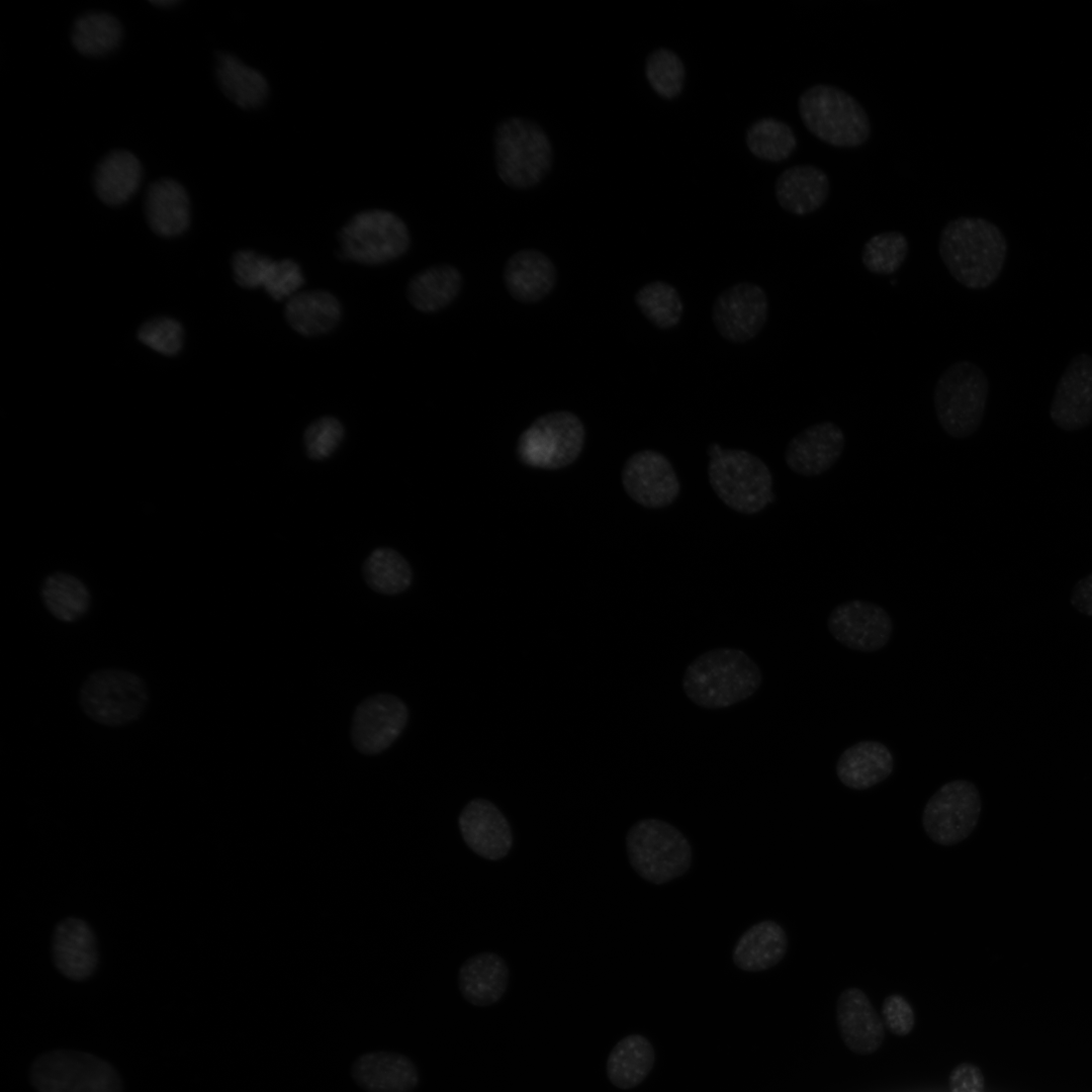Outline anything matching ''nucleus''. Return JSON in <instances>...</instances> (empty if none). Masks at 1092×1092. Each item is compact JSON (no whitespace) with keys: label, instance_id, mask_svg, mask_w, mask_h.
I'll use <instances>...</instances> for the list:
<instances>
[{"label":"nucleus","instance_id":"79ce46f5","mask_svg":"<svg viewBox=\"0 0 1092 1092\" xmlns=\"http://www.w3.org/2000/svg\"><path fill=\"white\" fill-rule=\"evenodd\" d=\"M304 277L300 266L291 259L270 263L262 287L275 300L290 298L303 285Z\"/></svg>","mask_w":1092,"mask_h":1092},{"label":"nucleus","instance_id":"bb28decb","mask_svg":"<svg viewBox=\"0 0 1092 1092\" xmlns=\"http://www.w3.org/2000/svg\"><path fill=\"white\" fill-rule=\"evenodd\" d=\"M145 212L151 229L162 237H175L190 222V200L184 186L174 179H159L148 187Z\"/></svg>","mask_w":1092,"mask_h":1092},{"label":"nucleus","instance_id":"c9c22d12","mask_svg":"<svg viewBox=\"0 0 1092 1092\" xmlns=\"http://www.w3.org/2000/svg\"><path fill=\"white\" fill-rule=\"evenodd\" d=\"M122 38V26L118 19L104 12H92L80 16L72 29V43L77 52L86 57H102L114 51Z\"/></svg>","mask_w":1092,"mask_h":1092},{"label":"nucleus","instance_id":"f704fd0d","mask_svg":"<svg viewBox=\"0 0 1092 1092\" xmlns=\"http://www.w3.org/2000/svg\"><path fill=\"white\" fill-rule=\"evenodd\" d=\"M362 573L372 590L387 596L405 592L413 581V570L407 560L389 547L374 549L365 559Z\"/></svg>","mask_w":1092,"mask_h":1092},{"label":"nucleus","instance_id":"9b49d317","mask_svg":"<svg viewBox=\"0 0 1092 1092\" xmlns=\"http://www.w3.org/2000/svg\"><path fill=\"white\" fill-rule=\"evenodd\" d=\"M584 439V425L575 414L555 411L540 416L521 433L517 454L527 466L561 469L578 458Z\"/></svg>","mask_w":1092,"mask_h":1092},{"label":"nucleus","instance_id":"aec40b11","mask_svg":"<svg viewBox=\"0 0 1092 1092\" xmlns=\"http://www.w3.org/2000/svg\"><path fill=\"white\" fill-rule=\"evenodd\" d=\"M458 825L466 845L483 858L498 860L512 848L510 823L488 800L474 799L467 803L459 815Z\"/></svg>","mask_w":1092,"mask_h":1092},{"label":"nucleus","instance_id":"6e6552de","mask_svg":"<svg viewBox=\"0 0 1092 1092\" xmlns=\"http://www.w3.org/2000/svg\"><path fill=\"white\" fill-rule=\"evenodd\" d=\"M708 479L717 497L739 514H757L772 499L769 468L758 456L743 449L713 452Z\"/></svg>","mask_w":1092,"mask_h":1092},{"label":"nucleus","instance_id":"f03ea898","mask_svg":"<svg viewBox=\"0 0 1092 1092\" xmlns=\"http://www.w3.org/2000/svg\"><path fill=\"white\" fill-rule=\"evenodd\" d=\"M762 673L743 650L721 647L696 657L686 668L681 686L696 706L718 710L749 699L760 688Z\"/></svg>","mask_w":1092,"mask_h":1092},{"label":"nucleus","instance_id":"a19ab883","mask_svg":"<svg viewBox=\"0 0 1092 1092\" xmlns=\"http://www.w3.org/2000/svg\"><path fill=\"white\" fill-rule=\"evenodd\" d=\"M344 437L345 428L339 419L321 417L310 423L303 433L304 452L311 460H325L340 447Z\"/></svg>","mask_w":1092,"mask_h":1092},{"label":"nucleus","instance_id":"de8ad7c7","mask_svg":"<svg viewBox=\"0 0 1092 1092\" xmlns=\"http://www.w3.org/2000/svg\"><path fill=\"white\" fill-rule=\"evenodd\" d=\"M1070 603L1080 614L1092 617V572L1075 583Z\"/></svg>","mask_w":1092,"mask_h":1092},{"label":"nucleus","instance_id":"473e14b6","mask_svg":"<svg viewBox=\"0 0 1092 1092\" xmlns=\"http://www.w3.org/2000/svg\"><path fill=\"white\" fill-rule=\"evenodd\" d=\"M654 1063L651 1041L642 1034H629L611 1050L606 1063L607 1077L615 1087L628 1090L647 1078Z\"/></svg>","mask_w":1092,"mask_h":1092},{"label":"nucleus","instance_id":"7ed1b4c3","mask_svg":"<svg viewBox=\"0 0 1092 1092\" xmlns=\"http://www.w3.org/2000/svg\"><path fill=\"white\" fill-rule=\"evenodd\" d=\"M150 703L146 680L124 668H100L80 686L78 704L92 722L106 728H122L138 722Z\"/></svg>","mask_w":1092,"mask_h":1092},{"label":"nucleus","instance_id":"e433bc0d","mask_svg":"<svg viewBox=\"0 0 1092 1092\" xmlns=\"http://www.w3.org/2000/svg\"><path fill=\"white\" fill-rule=\"evenodd\" d=\"M634 301L642 315L657 329L669 330L681 321V296L666 281L655 280L642 285L635 293Z\"/></svg>","mask_w":1092,"mask_h":1092},{"label":"nucleus","instance_id":"c85d7f7f","mask_svg":"<svg viewBox=\"0 0 1092 1092\" xmlns=\"http://www.w3.org/2000/svg\"><path fill=\"white\" fill-rule=\"evenodd\" d=\"M143 180V167L129 151L116 150L106 155L97 165L93 187L101 201L120 205L130 199Z\"/></svg>","mask_w":1092,"mask_h":1092},{"label":"nucleus","instance_id":"39448f33","mask_svg":"<svg viewBox=\"0 0 1092 1092\" xmlns=\"http://www.w3.org/2000/svg\"><path fill=\"white\" fill-rule=\"evenodd\" d=\"M798 107L806 128L830 146L855 148L870 138L871 123L866 110L840 88L813 85L801 94Z\"/></svg>","mask_w":1092,"mask_h":1092},{"label":"nucleus","instance_id":"c03bdc74","mask_svg":"<svg viewBox=\"0 0 1092 1092\" xmlns=\"http://www.w3.org/2000/svg\"><path fill=\"white\" fill-rule=\"evenodd\" d=\"M272 259L252 250L238 251L233 258L236 282L244 288H256L263 280Z\"/></svg>","mask_w":1092,"mask_h":1092},{"label":"nucleus","instance_id":"0eeeda50","mask_svg":"<svg viewBox=\"0 0 1092 1092\" xmlns=\"http://www.w3.org/2000/svg\"><path fill=\"white\" fill-rule=\"evenodd\" d=\"M493 143L496 172L509 187L527 189L536 186L551 169V142L533 121L520 117L502 121Z\"/></svg>","mask_w":1092,"mask_h":1092},{"label":"nucleus","instance_id":"7c9ffc66","mask_svg":"<svg viewBox=\"0 0 1092 1092\" xmlns=\"http://www.w3.org/2000/svg\"><path fill=\"white\" fill-rule=\"evenodd\" d=\"M215 75L222 93L240 108H259L269 97L264 75L230 53L217 55Z\"/></svg>","mask_w":1092,"mask_h":1092},{"label":"nucleus","instance_id":"09e8293b","mask_svg":"<svg viewBox=\"0 0 1092 1092\" xmlns=\"http://www.w3.org/2000/svg\"><path fill=\"white\" fill-rule=\"evenodd\" d=\"M151 2H152L153 5H156V6H159V7H161V6L162 7H167V6H171V5L175 4V3H177L176 0H153Z\"/></svg>","mask_w":1092,"mask_h":1092},{"label":"nucleus","instance_id":"a878e982","mask_svg":"<svg viewBox=\"0 0 1092 1092\" xmlns=\"http://www.w3.org/2000/svg\"><path fill=\"white\" fill-rule=\"evenodd\" d=\"M509 978V968L502 957L482 952L469 958L462 965L458 973V986L468 1003L484 1007L503 998Z\"/></svg>","mask_w":1092,"mask_h":1092},{"label":"nucleus","instance_id":"c756f323","mask_svg":"<svg viewBox=\"0 0 1092 1092\" xmlns=\"http://www.w3.org/2000/svg\"><path fill=\"white\" fill-rule=\"evenodd\" d=\"M284 314L295 332L313 337L331 332L339 324L342 306L333 293L310 290L297 292L288 298Z\"/></svg>","mask_w":1092,"mask_h":1092},{"label":"nucleus","instance_id":"58836bf2","mask_svg":"<svg viewBox=\"0 0 1092 1092\" xmlns=\"http://www.w3.org/2000/svg\"><path fill=\"white\" fill-rule=\"evenodd\" d=\"M909 251L907 237L897 231L871 237L861 250L863 267L875 275H891L905 262Z\"/></svg>","mask_w":1092,"mask_h":1092},{"label":"nucleus","instance_id":"72a5a7b5","mask_svg":"<svg viewBox=\"0 0 1092 1092\" xmlns=\"http://www.w3.org/2000/svg\"><path fill=\"white\" fill-rule=\"evenodd\" d=\"M40 596L47 611L62 623L71 624L81 620L91 606L87 586L69 573L58 572L47 577Z\"/></svg>","mask_w":1092,"mask_h":1092},{"label":"nucleus","instance_id":"a211bd4d","mask_svg":"<svg viewBox=\"0 0 1092 1092\" xmlns=\"http://www.w3.org/2000/svg\"><path fill=\"white\" fill-rule=\"evenodd\" d=\"M845 446L843 430L831 421L809 426L787 444L784 458L788 468L803 477H816L829 471L839 460Z\"/></svg>","mask_w":1092,"mask_h":1092},{"label":"nucleus","instance_id":"4468645a","mask_svg":"<svg viewBox=\"0 0 1092 1092\" xmlns=\"http://www.w3.org/2000/svg\"><path fill=\"white\" fill-rule=\"evenodd\" d=\"M621 480L627 495L650 510L670 506L680 492L672 464L665 455L653 449L630 455L622 467Z\"/></svg>","mask_w":1092,"mask_h":1092},{"label":"nucleus","instance_id":"412c9836","mask_svg":"<svg viewBox=\"0 0 1092 1092\" xmlns=\"http://www.w3.org/2000/svg\"><path fill=\"white\" fill-rule=\"evenodd\" d=\"M835 1018L841 1039L850 1052L864 1056L881 1048L885 1039L884 1024L861 989L848 987L839 994Z\"/></svg>","mask_w":1092,"mask_h":1092},{"label":"nucleus","instance_id":"2f4dec72","mask_svg":"<svg viewBox=\"0 0 1092 1092\" xmlns=\"http://www.w3.org/2000/svg\"><path fill=\"white\" fill-rule=\"evenodd\" d=\"M462 286L463 276L458 268L438 264L412 277L406 296L417 310L433 313L449 306L460 294Z\"/></svg>","mask_w":1092,"mask_h":1092},{"label":"nucleus","instance_id":"9d476101","mask_svg":"<svg viewBox=\"0 0 1092 1092\" xmlns=\"http://www.w3.org/2000/svg\"><path fill=\"white\" fill-rule=\"evenodd\" d=\"M30 1078L38 1092H122L116 1070L106 1061L76 1051H53L32 1064Z\"/></svg>","mask_w":1092,"mask_h":1092},{"label":"nucleus","instance_id":"b1692460","mask_svg":"<svg viewBox=\"0 0 1092 1092\" xmlns=\"http://www.w3.org/2000/svg\"><path fill=\"white\" fill-rule=\"evenodd\" d=\"M352 1075L368 1092H412L420 1081L418 1068L410 1058L388 1052L361 1056Z\"/></svg>","mask_w":1092,"mask_h":1092},{"label":"nucleus","instance_id":"cd10ccee","mask_svg":"<svg viewBox=\"0 0 1092 1092\" xmlns=\"http://www.w3.org/2000/svg\"><path fill=\"white\" fill-rule=\"evenodd\" d=\"M788 936L774 920L759 921L747 928L738 938L732 960L745 972H763L777 966L786 956Z\"/></svg>","mask_w":1092,"mask_h":1092},{"label":"nucleus","instance_id":"49530a36","mask_svg":"<svg viewBox=\"0 0 1092 1092\" xmlns=\"http://www.w3.org/2000/svg\"><path fill=\"white\" fill-rule=\"evenodd\" d=\"M947 1084L950 1092H985L986 1089L984 1073L969 1062L961 1063L950 1071Z\"/></svg>","mask_w":1092,"mask_h":1092},{"label":"nucleus","instance_id":"1a4fd4ad","mask_svg":"<svg viewBox=\"0 0 1092 1092\" xmlns=\"http://www.w3.org/2000/svg\"><path fill=\"white\" fill-rule=\"evenodd\" d=\"M343 258L378 265L395 260L406 253L411 235L405 222L394 212L368 209L356 213L339 234Z\"/></svg>","mask_w":1092,"mask_h":1092},{"label":"nucleus","instance_id":"37998d69","mask_svg":"<svg viewBox=\"0 0 1092 1092\" xmlns=\"http://www.w3.org/2000/svg\"><path fill=\"white\" fill-rule=\"evenodd\" d=\"M139 338L161 354L174 355L181 349L183 330L178 322L159 317L146 323L139 332Z\"/></svg>","mask_w":1092,"mask_h":1092},{"label":"nucleus","instance_id":"ddd939ff","mask_svg":"<svg viewBox=\"0 0 1092 1092\" xmlns=\"http://www.w3.org/2000/svg\"><path fill=\"white\" fill-rule=\"evenodd\" d=\"M769 302L764 289L756 283L739 282L723 291L712 304L711 318L718 334L726 341L742 344L753 340L765 326Z\"/></svg>","mask_w":1092,"mask_h":1092},{"label":"nucleus","instance_id":"393cba45","mask_svg":"<svg viewBox=\"0 0 1092 1092\" xmlns=\"http://www.w3.org/2000/svg\"><path fill=\"white\" fill-rule=\"evenodd\" d=\"M829 188V179L823 170L814 165L800 164L780 174L775 193L784 210L795 215H807L826 202Z\"/></svg>","mask_w":1092,"mask_h":1092},{"label":"nucleus","instance_id":"5701e85b","mask_svg":"<svg viewBox=\"0 0 1092 1092\" xmlns=\"http://www.w3.org/2000/svg\"><path fill=\"white\" fill-rule=\"evenodd\" d=\"M894 770V756L887 745L876 740L858 741L839 755L835 772L846 788L863 791L887 780Z\"/></svg>","mask_w":1092,"mask_h":1092},{"label":"nucleus","instance_id":"a18cd8bd","mask_svg":"<svg viewBox=\"0 0 1092 1092\" xmlns=\"http://www.w3.org/2000/svg\"><path fill=\"white\" fill-rule=\"evenodd\" d=\"M882 1015L887 1027L898 1036L908 1035L914 1028L916 1018L910 1002L901 994L888 995L882 1004Z\"/></svg>","mask_w":1092,"mask_h":1092},{"label":"nucleus","instance_id":"ea45409f","mask_svg":"<svg viewBox=\"0 0 1092 1092\" xmlns=\"http://www.w3.org/2000/svg\"><path fill=\"white\" fill-rule=\"evenodd\" d=\"M645 76L657 95L671 100L682 90L686 69L681 59L673 51L660 48L647 57Z\"/></svg>","mask_w":1092,"mask_h":1092},{"label":"nucleus","instance_id":"4c0bfd02","mask_svg":"<svg viewBox=\"0 0 1092 1092\" xmlns=\"http://www.w3.org/2000/svg\"><path fill=\"white\" fill-rule=\"evenodd\" d=\"M745 143L753 156L775 163L791 157L797 147L793 128L774 117L754 121L746 130Z\"/></svg>","mask_w":1092,"mask_h":1092},{"label":"nucleus","instance_id":"f8f14e48","mask_svg":"<svg viewBox=\"0 0 1092 1092\" xmlns=\"http://www.w3.org/2000/svg\"><path fill=\"white\" fill-rule=\"evenodd\" d=\"M982 799L976 785L953 780L938 788L922 811L926 835L940 845H953L971 835L980 820Z\"/></svg>","mask_w":1092,"mask_h":1092},{"label":"nucleus","instance_id":"4be33fe9","mask_svg":"<svg viewBox=\"0 0 1092 1092\" xmlns=\"http://www.w3.org/2000/svg\"><path fill=\"white\" fill-rule=\"evenodd\" d=\"M504 282L517 301L534 303L547 297L557 283L553 261L536 249H523L509 257L504 267Z\"/></svg>","mask_w":1092,"mask_h":1092},{"label":"nucleus","instance_id":"dca6fc26","mask_svg":"<svg viewBox=\"0 0 1092 1092\" xmlns=\"http://www.w3.org/2000/svg\"><path fill=\"white\" fill-rule=\"evenodd\" d=\"M407 718V708L399 698L388 694L369 697L353 715L352 742L361 753H380L398 738Z\"/></svg>","mask_w":1092,"mask_h":1092},{"label":"nucleus","instance_id":"f3484780","mask_svg":"<svg viewBox=\"0 0 1092 1092\" xmlns=\"http://www.w3.org/2000/svg\"><path fill=\"white\" fill-rule=\"evenodd\" d=\"M1050 418L1061 430L1075 432L1092 423V356L1080 353L1060 377L1050 406Z\"/></svg>","mask_w":1092,"mask_h":1092},{"label":"nucleus","instance_id":"20e7f679","mask_svg":"<svg viewBox=\"0 0 1092 1092\" xmlns=\"http://www.w3.org/2000/svg\"><path fill=\"white\" fill-rule=\"evenodd\" d=\"M989 381L981 367L969 360L952 363L938 377L933 406L941 429L962 440L980 428L988 403Z\"/></svg>","mask_w":1092,"mask_h":1092},{"label":"nucleus","instance_id":"423d86ee","mask_svg":"<svg viewBox=\"0 0 1092 1092\" xmlns=\"http://www.w3.org/2000/svg\"><path fill=\"white\" fill-rule=\"evenodd\" d=\"M626 851L638 876L655 885L684 876L693 860L688 838L675 826L658 818H644L630 827Z\"/></svg>","mask_w":1092,"mask_h":1092},{"label":"nucleus","instance_id":"2eb2a0df","mask_svg":"<svg viewBox=\"0 0 1092 1092\" xmlns=\"http://www.w3.org/2000/svg\"><path fill=\"white\" fill-rule=\"evenodd\" d=\"M893 620L883 607L863 600H850L833 608L827 629L843 646L860 652L883 649L891 640Z\"/></svg>","mask_w":1092,"mask_h":1092},{"label":"nucleus","instance_id":"f257e3e1","mask_svg":"<svg viewBox=\"0 0 1092 1092\" xmlns=\"http://www.w3.org/2000/svg\"><path fill=\"white\" fill-rule=\"evenodd\" d=\"M1008 245L992 221L976 216L949 220L938 238V254L951 277L973 290L990 287L1003 271Z\"/></svg>","mask_w":1092,"mask_h":1092},{"label":"nucleus","instance_id":"6ab92c4d","mask_svg":"<svg viewBox=\"0 0 1092 1092\" xmlns=\"http://www.w3.org/2000/svg\"><path fill=\"white\" fill-rule=\"evenodd\" d=\"M51 950L56 969L68 980L86 981L98 968L97 937L83 918L70 916L62 919L53 931Z\"/></svg>","mask_w":1092,"mask_h":1092}]
</instances>
